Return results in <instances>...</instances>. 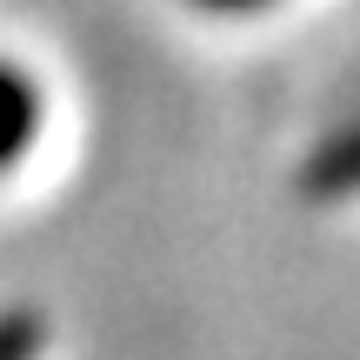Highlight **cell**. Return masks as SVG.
Here are the masks:
<instances>
[{"label":"cell","mask_w":360,"mask_h":360,"mask_svg":"<svg viewBox=\"0 0 360 360\" xmlns=\"http://www.w3.org/2000/svg\"><path fill=\"white\" fill-rule=\"evenodd\" d=\"M300 187H307L314 200H347V193H360V120H347L340 134H327L307 154Z\"/></svg>","instance_id":"cell-2"},{"label":"cell","mask_w":360,"mask_h":360,"mask_svg":"<svg viewBox=\"0 0 360 360\" xmlns=\"http://www.w3.org/2000/svg\"><path fill=\"white\" fill-rule=\"evenodd\" d=\"M193 7H207V13H254V7H267V0H193Z\"/></svg>","instance_id":"cell-4"},{"label":"cell","mask_w":360,"mask_h":360,"mask_svg":"<svg viewBox=\"0 0 360 360\" xmlns=\"http://www.w3.org/2000/svg\"><path fill=\"white\" fill-rule=\"evenodd\" d=\"M40 120H47V94H40V80L27 74L20 60L0 53V174L20 167V160L34 154Z\"/></svg>","instance_id":"cell-1"},{"label":"cell","mask_w":360,"mask_h":360,"mask_svg":"<svg viewBox=\"0 0 360 360\" xmlns=\"http://www.w3.org/2000/svg\"><path fill=\"white\" fill-rule=\"evenodd\" d=\"M40 347H47L40 314H27V307L0 314V360H40Z\"/></svg>","instance_id":"cell-3"}]
</instances>
